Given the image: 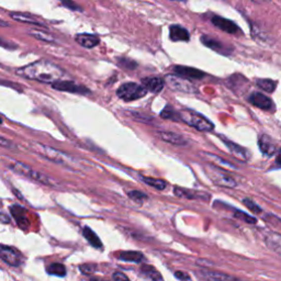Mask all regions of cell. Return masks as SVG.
I'll list each match as a JSON object with an SVG mask.
<instances>
[{
    "label": "cell",
    "instance_id": "1",
    "mask_svg": "<svg viewBox=\"0 0 281 281\" xmlns=\"http://www.w3.org/2000/svg\"><path fill=\"white\" fill-rule=\"evenodd\" d=\"M17 74L19 76L30 80L53 83L61 80V78L64 76V71L61 67L48 61H38L19 68Z\"/></svg>",
    "mask_w": 281,
    "mask_h": 281
},
{
    "label": "cell",
    "instance_id": "2",
    "mask_svg": "<svg viewBox=\"0 0 281 281\" xmlns=\"http://www.w3.org/2000/svg\"><path fill=\"white\" fill-rule=\"evenodd\" d=\"M203 168L205 174L209 176V178L213 181L215 185L224 187V188H235V187L238 186V182L235 181L233 177L223 169L219 168L218 166L212 164V162L205 164Z\"/></svg>",
    "mask_w": 281,
    "mask_h": 281
},
{
    "label": "cell",
    "instance_id": "3",
    "mask_svg": "<svg viewBox=\"0 0 281 281\" xmlns=\"http://www.w3.org/2000/svg\"><path fill=\"white\" fill-rule=\"evenodd\" d=\"M179 119L201 132H211L214 129L213 123L206 119L205 117L200 115V113H197L195 111L185 110L179 112Z\"/></svg>",
    "mask_w": 281,
    "mask_h": 281
},
{
    "label": "cell",
    "instance_id": "4",
    "mask_svg": "<svg viewBox=\"0 0 281 281\" xmlns=\"http://www.w3.org/2000/svg\"><path fill=\"white\" fill-rule=\"evenodd\" d=\"M32 150L38 153L39 155H41L44 159H46L48 161H52L56 164H62V165H68L71 166V162L73 161L72 157L67 156L64 153L57 151L55 149H52L50 146L39 144V143H34L32 145Z\"/></svg>",
    "mask_w": 281,
    "mask_h": 281
},
{
    "label": "cell",
    "instance_id": "5",
    "mask_svg": "<svg viewBox=\"0 0 281 281\" xmlns=\"http://www.w3.org/2000/svg\"><path fill=\"white\" fill-rule=\"evenodd\" d=\"M147 93V90L142 85L135 82H126L120 86L117 90V95L124 101H133L141 99Z\"/></svg>",
    "mask_w": 281,
    "mask_h": 281
},
{
    "label": "cell",
    "instance_id": "6",
    "mask_svg": "<svg viewBox=\"0 0 281 281\" xmlns=\"http://www.w3.org/2000/svg\"><path fill=\"white\" fill-rule=\"evenodd\" d=\"M10 168L14 171L17 172L19 175H22L24 177H28V178H30L32 180H36L38 182H41L43 185H46V186H52L54 182L52 181L51 178H48L47 176L41 174V172H38L36 170H33L30 167L22 164L20 161H13L12 164L10 165Z\"/></svg>",
    "mask_w": 281,
    "mask_h": 281
},
{
    "label": "cell",
    "instance_id": "7",
    "mask_svg": "<svg viewBox=\"0 0 281 281\" xmlns=\"http://www.w3.org/2000/svg\"><path fill=\"white\" fill-rule=\"evenodd\" d=\"M171 90L185 92V93H194L197 92L196 86L189 80H186L184 77L178 75H167L165 81Z\"/></svg>",
    "mask_w": 281,
    "mask_h": 281
},
{
    "label": "cell",
    "instance_id": "8",
    "mask_svg": "<svg viewBox=\"0 0 281 281\" xmlns=\"http://www.w3.org/2000/svg\"><path fill=\"white\" fill-rule=\"evenodd\" d=\"M0 258L12 267H19L22 264V255L20 251L8 245L0 244Z\"/></svg>",
    "mask_w": 281,
    "mask_h": 281
},
{
    "label": "cell",
    "instance_id": "9",
    "mask_svg": "<svg viewBox=\"0 0 281 281\" xmlns=\"http://www.w3.org/2000/svg\"><path fill=\"white\" fill-rule=\"evenodd\" d=\"M52 87L55 90L66 91V92H72V93H80V95H88V93H90V91L88 90L86 87L76 85L75 82L70 81V80H57L52 83Z\"/></svg>",
    "mask_w": 281,
    "mask_h": 281
},
{
    "label": "cell",
    "instance_id": "10",
    "mask_svg": "<svg viewBox=\"0 0 281 281\" xmlns=\"http://www.w3.org/2000/svg\"><path fill=\"white\" fill-rule=\"evenodd\" d=\"M258 146L260 152L268 157H273L278 152L277 143L271 139L270 136L265 134L260 135L258 140Z\"/></svg>",
    "mask_w": 281,
    "mask_h": 281
},
{
    "label": "cell",
    "instance_id": "11",
    "mask_svg": "<svg viewBox=\"0 0 281 281\" xmlns=\"http://www.w3.org/2000/svg\"><path fill=\"white\" fill-rule=\"evenodd\" d=\"M211 22L214 24V26L220 29V30L224 31L226 33H230V34H238V32L240 31L239 27L236 26V24L229 20V19H225V18H222L219 16H214L213 18L211 19Z\"/></svg>",
    "mask_w": 281,
    "mask_h": 281
},
{
    "label": "cell",
    "instance_id": "12",
    "mask_svg": "<svg viewBox=\"0 0 281 281\" xmlns=\"http://www.w3.org/2000/svg\"><path fill=\"white\" fill-rule=\"evenodd\" d=\"M248 100L251 105L259 108V109H263V110L273 109V106H274L273 101H271L269 97L265 96L264 93H261V92H253L249 96Z\"/></svg>",
    "mask_w": 281,
    "mask_h": 281
},
{
    "label": "cell",
    "instance_id": "13",
    "mask_svg": "<svg viewBox=\"0 0 281 281\" xmlns=\"http://www.w3.org/2000/svg\"><path fill=\"white\" fill-rule=\"evenodd\" d=\"M176 75L184 77L186 80H202L205 76L203 72H201L197 68L187 67V66H176L174 68Z\"/></svg>",
    "mask_w": 281,
    "mask_h": 281
},
{
    "label": "cell",
    "instance_id": "14",
    "mask_svg": "<svg viewBox=\"0 0 281 281\" xmlns=\"http://www.w3.org/2000/svg\"><path fill=\"white\" fill-rule=\"evenodd\" d=\"M10 212H11V215L13 216V219L16 220L17 224L20 226L21 229L27 230L29 226V220L27 216L26 209H23L20 205L14 204L10 206Z\"/></svg>",
    "mask_w": 281,
    "mask_h": 281
},
{
    "label": "cell",
    "instance_id": "15",
    "mask_svg": "<svg viewBox=\"0 0 281 281\" xmlns=\"http://www.w3.org/2000/svg\"><path fill=\"white\" fill-rule=\"evenodd\" d=\"M201 42L202 44H204L206 47H209L211 48V50H213L220 54H226V55H229V54H231L232 52V48H229L228 46H225L222 42L214 40V39H212L210 37L203 36L201 38Z\"/></svg>",
    "mask_w": 281,
    "mask_h": 281
},
{
    "label": "cell",
    "instance_id": "16",
    "mask_svg": "<svg viewBox=\"0 0 281 281\" xmlns=\"http://www.w3.org/2000/svg\"><path fill=\"white\" fill-rule=\"evenodd\" d=\"M157 135L161 140H162L166 143H169V144L176 145V146H185L187 144V140L184 136H181L180 134H177L174 132H166V131H161L157 133Z\"/></svg>",
    "mask_w": 281,
    "mask_h": 281
},
{
    "label": "cell",
    "instance_id": "17",
    "mask_svg": "<svg viewBox=\"0 0 281 281\" xmlns=\"http://www.w3.org/2000/svg\"><path fill=\"white\" fill-rule=\"evenodd\" d=\"M75 40L80 46L85 48H93L100 43L99 37L95 36V34H87V33L77 34L75 37Z\"/></svg>",
    "mask_w": 281,
    "mask_h": 281
},
{
    "label": "cell",
    "instance_id": "18",
    "mask_svg": "<svg viewBox=\"0 0 281 281\" xmlns=\"http://www.w3.org/2000/svg\"><path fill=\"white\" fill-rule=\"evenodd\" d=\"M169 38L171 41L174 42H180V41H189L190 34L186 28L178 26V24H174L169 28Z\"/></svg>",
    "mask_w": 281,
    "mask_h": 281
},
{
    "label": "cell",
    "instance_id": "19",
    "mask_svg": "<svg viewBox=\"0 0 281 281\" xmlns=\"http://www.w3.org/2000/svg\"><path fill=\"white\" fill-rule=\"evenodd\" d=\"M143 87L145 88L147 91H151L153 93L161 92L162 90V88L165 86L164 80L161 78L159 77H150V78H144L142 80Z\"/></svg>",
    "mask_w": 281,
    "mask_h": 281
},
{
    "label": "cell",
    "instance_id": "20",
    "mask_svg": "<svg viewBox=\"0 0 281 281\" xmlns=\"http://www.w3.org/2000/svg\"><path fill=\"white\" fill-rule=\"evenodd\" d=\"M223 142L225 143V145L228 149L230 150V152L233 154L236 159H239L243 161H247L249 159V155L247 151H246L244 147H241V145H238L236 143L234 142H231V141H226L223 140Z\"/></svg>",
    "mask_w": 281,
    "mask_h": 281
},
{
    "label": "cell",
    "instance_id": "21",
    "mask_svg": "<svg viewBox=\"0 0 281 281\" xmlns=\"http://www.w3.org/2000/svg\"><path fill=\"white\" fill-rule=\"evenodd\" d=\"M10 17L13 19V20L22 22V23H29V24H34V26L38 27H45L42 21L38 20L36 17L31 16V14L28 13H22V12H11Z\"/></svg>",
    "mask_w": 281,
    "mask_h": 281
},
{
    "label": "cell",
    "instance_id": "22",
    "mask_svg": "<svg viewBox=\"0 0 281 281\" xmlns=\"http://www.w3.org/2000/svg\"><path fill=\"white\" fill-rule=\"evenodd\" d=\"M202 275H203L206 279H209L211 281H236L232 276H229L223 273H219V271L203 270L202 271Z\"/></svg>",
    "mask_w": 281,
    "mask_h": 281
},
{
    "label": "cell",
    "instance_id": "23",
    "mask_svg": "<svg viewBox=\"0 0 281 281\" xmlns=\"http://www.w3.org/2000/svg\"><path fill=\"white\" fill-rule=\"evenodd\" d=\"M82 234H83V238L89 241V244L91 246H93V247H96V248H101L102 247V243L99 239V236H98L90 228L86 226V228L83 229V231H82Z\"/></svg>",
    "mask_w": 281,
    "mask_h": 281
},
{
    "label": "cell",
    "instance_id": "24",
    "mask_svg": "<svg viewBox=\"0 0 281 281\" xmlns=\"http://www.w3.org/2000/svg\"><path fill=\"white\" fill-rule=\"evenodd\" d=\"M119 258L124 261H130V263H141L144 259V255L141 251L130 250V251H122L119 255Z\"/></svg>",
    "mask_w": 281,
    "mask_h": 281
},
{
    "label": "cell",
    "instance_id": "25",
    "mask_svg": "<svg viewBox=\"0 0 281 281\" xmlns=\"http://www.w3.org/2000/svg\"><path fill=\"white\" fill-rule=\"evenodd\" d=\"M266 244L269 248H271L275 251H277V253H280V249H281V238H280V234L278 233H271L267 236V239H266Z\"/></svg>",
    "mask_w": 281,
    "mask_h": 281
},
{
    "label": "cell",
    "instance_id": "26",
    "mask_svg": "<svg viewBox=\"0 0 281 281\" xmlns=\"http://www.w3.org/2000/svg\"><path fill=\"white\" fill-rule=\"evenodd\" d=\"M141 179H142L143 182H144V184L149 185V186L153 187V188H155L157 190H164L166 188V185H167L164 180L151 178V177L141 176Z\"/></svg>",
    "mask_w": 281,
    "mask_h": 281
},
{
    "label": "cell",
    "instance_id": "27",
    "mask_svg": "<svg viewBox=\"0 0 281 281\" xmlns=\"http://www.w3.org/2000/svg\"><path fill=\"white\" fill-rule=\"evenodd\" d=\"M257 86L266 92H274L277 87V81H274L271 80H258L256 81Z\"/></svg>",
    "mask_w": 281,
    "mask_h": 281
},
{
    "label": "cell",
    "instance_id": "28",
    "mask_svg": "<svg viewBox=\"0 0 281 281\" xmlns=\"http://www.w3.org/2000/svg\"><path fill=\"white\" fill-rule=\"evenodd\" d=\"M47 273L53 276H57V277H64L66 275V268L64 265L55 263L48 266Z\"/></svg>",
    "mask_w": 281,
    "mask_h": 281
},
{
    "label": "cell",
    "instance_id": "29",
    "mask_svg": "<svg viewBox=\"0 0 281 281\" xmlns=\"http://www.w3.org/2000/svg\"><path fill=\"white\" fill-rule=\"evenodd\" d=\"M174 194L179 197V198H186V199H198L199 197L196 192H192L188 189H184V188H179V187H175L174 188Z\"/></svg>",
    "mask_w": 281,
    "mask_h": 281
},
{
    "label": "cell",
    "instance_id": "30",
    "mask_svg": "<svg viewBox=\"0 0 281 281\" xmlns=\"http://www.w3.org/2000/svg\"><path fill=\"white\" fill-rule=\"evenodd\" d=\"M142 271H143V274H145L147 277L151 278L153 281H164L161 278V275L159 273V271L151 267V266H143Z\"/></svg>",
    "mask_w": 281,
    "mask_h": 281
},
{
    "label": "cell",
    "instance_id": "31",
    "mask_svg": "<svg viewBox=\"0 0 281 281\" xmlns=\"http://www.w3.org/2000/svg\"><path fill=\"white\" fill-rule=\"evenodd\" d=\"M29 33H30L32 37L38 39V40H41V41H44V42L53 43L54 41H55V39H54V38L51 36V34H48V33L44 32V31L31 30V31H29Z\"/></svg>",
    "mask_w": 281,
    "mask_h": 281
},
{
    "label": "cell",
    "instance_id": "32",
    "mask_svg": "<svg viewBox=\"0 0 281 281\" xmlns=\"http://www.w3.org/2000/svg\"><path fill=\"white\" fill-rule=\"evenodd\" d=\"M161 117L162 119H168V120H177L179 121V112H176L170 106L165 107V109L161 111Z\"/></svg>",
    "mask_w": 281,
    "mask_h": 281
},
{
    "label": "cell",
    "instance_id": "33",
    "mask_svg": "<svg viewBox=\"0 0 281 281\" xmlns=\"http://www.w3.org/2000/svg\"><path fill=\"white\" fill-rule=\"evenodd\" d=\"M234 216L241 221L246 222V223H248V224H256V222H257V220H256L254 216L248 215L247 213H245V212L241 211V210H235Z\"/></svg>",
    "mask_w": 281,
    "mask_h": 281
},
{
    "label": "cell",
    "instance_id": "34",
    "mask_svg": "<svg viewBox=\"0 0 281 281\" xmlns=\"http://www.w3.org/2000/svg\"><path fill=\"white\" fill-rule=\"evenodd\" d=\"M129 198L132 199L133 201L142 203V202H144L145 200H147V196L144 194V192H141L139 190H133V191L129 192Z\"/></svg>",
    "mask_w": 281,
    "mask_h": 281
},
{
    "label": "cell",
    "instance_id": "35",
    "mask_svg": "<svg viewBox=\"0 0 281 281\" xmlns=\"http://www.w3.org/2000/svg\"><path fill=\"white\" fill-rule=\"evenodd\" d=\"M243 203H244L246 206H247V208H248L249 210L255 212V213H261V212H263V210H261V208H259V205L256 204L254 201H251V200L248 199V198L243 199Z\"/></svg>",
    "mask_w": 281,
    "mask_h": 281
},
{
    "label": "cell",
    "instance_id": "36",
    "mask_svg": "<svg viewBox=\"0 0 281 281\" xmlns=\"http://www.w3.org/2000/svg\"><path fill=\"white\" fill-rule=\"evenodd\" d=\"M61 2L63 6H65L66 8L71 9V10L74 11H81L82 9L80 6H78V4L74 1V0H61Z\"/></svg>",
    "mask_w": 281,
    "mask_h": 281
},
{
    "label": "cell",
    "instance_id": "37",
    "mask_svg": "<svg viewBox=\"0 0 281 281\" xmlns=\"http://www.w3.org/2000/svg\"><path fill=\"white\" fill-rule=\"evenodd\" d=\"M205 156L208 157V159H210V160H214V161H219L221 164H223V165H226V166H229V167H232V168H234V166L232 165V164H230L229 161H223L222 159H220V157H218V156H214V155H212V154H208V153H205Z\"/></svg>",
    "mask_w": 281,
    "mask_h": 281
},
{
    "label": "cell",
    "instance_id": "38",
    "mask_svg": "<svg viewBox=\"0 0 281 281\" xmlns=\"http://www.w3.org/2000/svg\"><path fill=\"white\" fill-rule=\"evenodd\" d=\"M80 269L82 271L83 274H91L95 271V266H91V265H81L80 266Z\"/></svg>",
    "mask_w": 281,
    "mask_h": 281
},
{
    "label": "cell",
    "instance_id": "39",
    "mask_svg": "<svg viewBox=\"0 0 281 281\" xmlns=\"http://www.w3.org/2000/svg\"><path fill=\"white\" fill-rule=\"evenodd\" d=\"M112 277H113V280L115 281H130V279L122 273H115Z\"/></svg>",
    "mask_w": 281,
    "mask_h": 281
},
{
    "label": "cell",
    "instance_id": "40",
    "mask_svg": "<svg viewBox=\"0 0 281 281\" xmlns=\"http://www.w3.org/2000/svg\"><path fill=\"white\" fill-rule=\"evenodd\" d=\"M0 146L1 147H6V149H12L13 147V144L12 143L7 140V139H3V137L0 136Z\"/></svg>",
    "mask_w": 281,
    "mask_h": 281
},
{
    "label": "cell",
    "instance_id": "41",
    "mask_svg": "<svg viewBox=\"0 0 281 281\" xmlns=\"http://www.w3.org/2000/svg\"><path fill=\"white\" fill-rule=\"evenodd\" d=\"M175 276L177 278H178L179 280H190V277H189V275H187L185 273H181V271H177V273L175 274Z\"/></svg>",
    "mask_w": 281,
    "mask_h": 281
},
{
    "label": "cell",
    "instance_id": "42",
    "mask_svg": "<svg viewBox=\"0 0 281 281\" xmlns=\"http://www.w3.org/2000/svg\"><path fill=\"white\" fill-rule=\"evenodd\" d=\"M0 46H2V47H6V48H11L12 46L9 45V43L7 41H4L2 40V39H0Z\"/></svg>",
    "mask_w": 281,
    "mask_h": 281
},
{
    "label": "cell",
    "instance_id": "43",
    "mask_svg": "<svg viewBox=\"0 0 281 281\" xmlns=\"http://www.w3.org/2000/svg\"><path fill=\"white\" fill-rule=\"evenodd\" d=\"M251 1L256 3H264V2H269L270 0H251Z\"/></svg>",
    "mask_w": 281,
    "mask_h": 281
},
{
    "label": "cell",
    "instance_id": "44",
    "mask_svg": "<svg viewBox=\"0 0 281 281\" xmlns=\"http://www.w3.org/2000/svg\"><path fill=\"white\" fill-rule=\"evenodd\" d=\"M0 27H9V23L6 21L0 20Z\"/></svg>",
    "mask_w": 281,
    "mask_h": 281
},
{
    "label": "cell",
    "instance_id": "45",
    "mask_svg": "<svg viewBox=\"0 0 281 281\" xmlns=\"http://www.w3.org/2000/svg\"><path fill=\"white\" fill-rule=\"evenodd\" d=\"M90 281H105V280H101V279H98V278H92V279H90Z\"/></svg>",
    "mask_w": 281,
    "mask_h": 281
},
{
    "label": "cell",
    "instance_id": "46",
    "mask_svg": "<svg viewBox=\"0 0 281 281\" xmlns=\"http://www.w3.org/2000/svg\"><path fill=\"white\" fill-rule=\"evenodd\" d=\"M174 1H186V0H174Z\"/></svg>",
    "mask_w": 281,
    "mask_h": 281
},
{
    "label": "cell",
    "instance_id": "47",
    "mask_svg": "<svg viewBox=\"0 0 281 281\" xmlns=\"http://www.w3.org/2000/svg\"><path fill=\"white\" fill-rule=\"evenodd\" d=\"M1 123H2V120H1V119H0V124H1Z\"/></svg>",
    "mask_w": 281,
    "mask_h": 281
}]
</instances>
